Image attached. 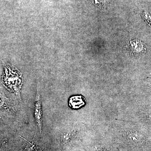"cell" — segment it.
Returning <instances> with one entry per match:
<instances>
[{"instance_id": "cell-2", "label": "cell", "mask_w": 151, "mask_h": 151, "mask_svg": "<svg viewBox=\"0 0 151 151\" xmlns=\"http://www.w3.org/2000/svg\"><path fill=\"white\" fill-rule=\"evenodd\" d=\"M84 127L81 124H73L65 128L61 136V140L63 142L67 144L73 140L80 133L81 129Z\"/></svg>"}, {"instance_id": "cell-3", "label": "cell", "mask_w": 151, "mask_h": 151, "mask_svg": "<svg viewBox=\"0 0 151 151\" xmlns=\"http://www.w3.org/2000/svg\"><path fill=\"white\" fill-rule=\"evenodd\" d=\"M6 94L1 92V112L4 111L9 114H13L17 111L16 103L11 98H9Z\"/></svg>"}, {"instance_id": "cell-5", "label": "cell", "mask_w": 151, "mask_h": 151, "mask_svg": "<svg viewBox=\"0 0 151 151\" xmlns=\"http://www.w3.org/2000/svg\"><path fill=\"white\" fill-rule=\"evenodd\" d=\"M85 104L84 98L81 96H75L70 97L68 101V105L73 109H77Z\"/></svg>"}, {"instance_id": "cell-1", "label": "cell", "mask_w": 151, "mask_h": 151, "mask_svg": "<svg viewBox=\"0 0 151 151\" xmlns=\"http://www.w3.org/2000/svg\"><path fill=\"white\" fill-rule=\"evenodd\" d=\"M3 83L7 89L20 97V92L22 84L21 73L16 68L6 66L2 76Z\"/></svg>"}, {"instance_id": "cell-4", "label": "cell", "mask_w": 151, "mask_h": 151, "mask_svg": "<svg viewBox=\"0 0 151 151\" xmlns=\"http://www.w3.org/2000/svg\"><path fill=\"white\" fill-rule=\"evenodd\" d=\"M34 113L36 124L41 134L42 129V111L40 94L39 92L36 96Z\"/></svg>"}]
</instances>
